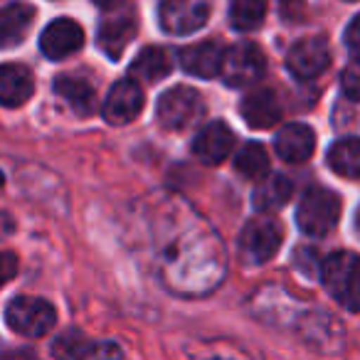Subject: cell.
Returning <instances> with one entry per match:
<instances>
[{"instance_id": "1", "label": "cell", "mask_w": 360, "mask_h": 360, "mask_svg": "<svg viewBox=\"0 0 360 360\" xmlns=\"http://www.w3.org/2000/svg\"><path fill=\"white\" fill-rule=\"evenodd\" d=\"M323 286L343 309L360 311V255L335 252L321 266Z\"/></svg>"}, {"instance_id": "2", "label": "cell", "mask_w": 360, "mask_h": 360, "mask_svg": "<svg viewBox=\"0 0 360 360\" xmlns=\"http://www.w3.org/2000/svg\"><path fill=\"white\" fill-rule=\"evenodd\" d=\"M340 198L326 188H309L296 207V222L309 237H323L338 225Z\"/></svg>"}, {"instance_id": "3", "label": "cell", "mask_w": 360, "mask_h": 360, "mask_svg": "<svg viewBox=\"0 0 360 360\" xmlns=\"http://www.w3.org/2000/svg\"><path fill=\"white\" fill-rule=\"evenodd\" d=\"M205 116V101L191 86H173L158 99L155 119L165 131H186L200 124Z\"/></svg>"}, {"instance_id": "4", "label": "cell", "mask_w": 360, "mask_h": 360, "mask_svg": "<svg viewBox=\"0 0 360 360\" xmlns=\"http://www.w3.org/2000/svg\"><path fill=\"white\" fill-rule=\"evenodd\" d=\"M6 321L15 333L25 338H40L55 328L57 311L52 309V304L35 296H15L6 309Z\"/></svg>"}, {"instance_id": "5", "label": "cell", "mask_w": 360, "mask_h": 360, "mask_svg": "<svg viewBox=\"0 0 360 360\" xmlns=\"http://www.w3.org/2000/svg\"><path fill=\"white\" fill-rule=\"evenodd\" d=\"M284 232L269 217L250 220L240 232V257L245 264H266L279 252Z\"/></svg>"}, {"instance_id": "6", "label": "cell", "mask_w": 360, "mask_h": 360, "mask_svg": "<svg viewBox=\"0 0 360 360\" xmlns=\"http://www.w3.org/2000/svg\"><path fill=\"white\" fill-rule=\"evenodd\" d=\"M266 72L264 52L252 42H240V45L230 47L225 52V62H222V82L232 89H242V86L257 84Z\"/></svg>"}, {"instance_id": "7", "label": "cell", "mask_w": 360, "mask_h": 360, "mask_svg": "<svg viewBox=\"0 0 360 360\" xmlns=\"http://www.w3.org/2000/svg\"><path fill=\"white\" fill-rule=\"evenodd\" d=\"M210 11V0H163L158 20L168 35H191L205 25Z\"/></svg>"}, {"instance_id": "8", "label": "cell", "mask_w": 360, "mask_h": 360, "mask_svg": "<svg viewBox=\"0 0 360 360\" xmlns=\"http://www.w3.org/2000/svg\"><path fill=\"white\" fill-rule=\"evenodd\" d=\"M143 99L146 96H143L141 84L136 82L134 75H129V77H124V79H119L109 89L104 106H101V116H104L106 124H111V126L131 124V121L141 114V109H143Z\"/></svg>"}, {"instance_id": "9", "label": "cell", "mask_w": 360, "mask_h": 360, "mask_svg": "<svg viewBox=\"0 0 360 360\" xmlns=\"http://www.w3.org/2000/svg\"><path fill=\"white\" fill-rule=\"evenodd\" d=\"M330 65V50L326 45L323 37H306L291 45L286 52V70L296 77V79H316L321 77Z\"/></svg>"}, {"instance_id": "10", "label": "cell", "mask_w": 360, "mask_h": 360, "mask_svg": "<svg viewBox=\"0 0 360 360\" xmlns=\"http://www.w3.org/2000/svg\"><path fill=\"white\" fill-rule=\"evenodd\" d=\"M82 45H84V30L72 18H57L40 35V50L47 60H67L77 50H82Z\"/></svg>"}, {"instance_id": "11", "label": "cell", "mask_w": 360, "mask_h": 360, "mask_svg": "<svg viewBox=\"0 0 360 360\" xmlns=\"http://www.w3.org/2000/svg\"><path fill=\"white\" fill-rule=\"evenodd\" d=\"M232 148H235V134L225 121H212L202 126L193 139V153L205 165H220L232 153Z\"/></svg>"}, {"instance_id": "12", "label": "cell", "mask_w": 360, "mask_h": 360, "mask_svg": "<svg viewBox=\"0 0 360 360\" xmlns=\"http://www.w3.org/2000/svg\"><path fill=\"white\" fill-rule=\"evenodd\" d=\"M225 47L215 40H202L198 45H188L178 52L180 67L193 77L200 79H212L222 72V62H225Z\"/></svg>"}, {"instance_id": "13", "label": "cell", "mask_w": 360, "mask_h": 360, "mask_svg": "<svg viewBox=\"0 0 360 360\" xmlns=\"http://www.w3.org/2000/svg\"><path fill=\"white\" fill-rule=\"evenodd\" d=\"M316 134L306 124H286L274 139V150L286 163H304L314 155Z\"/></svg>"}, {"instance_id": "14", "label": "cell", "mask_w": 360, "mask_h": 360, "mask_svg": "<svg viewBox=\"0 0 360 360\" xmlns=\"http://www.w3.org/2000/svg\"><path fill=\"white\" fill-rule=\"evenodd\" d=\"M242 119L250 129H271L279 124L281 119V106L274 91L269 89H257L242 99Z\"/></svg>"}, {"instance_id": "15", "label": "cell", "mask_w": 360, "mask_h": 360, "mask_svg": "<svg viewBox=\"0 0 360 360\" xmlns=\"http://www.w3.org/2000/svg\"><path fill=\"white\" fill-rule=\"evenodd\" d=\"M32 91H35V79L25 65H18V62L3 65V70H0V101L8 109L22 106L32 96Z\"/></svg>"}, {"instance_id": "16", "label": "cell", "mask_w": 360, "mask_h": 360, "mask_svg": "<svg viewBox=\"0 0 360 360\" xmlns=\"http://www.w3.org/2000/svg\"><path fill=\"white\" fill-rule=\"evenodd\" d=\"M52 355L57 358H119L121 348L114 343H91L77 330H67L52 343Z\"/></svg>"}, {"instance_id": "17", "label": "cell", "mask_w": 360, "mask_h": 360, "mask_svg": "<svg viewBox=\"0 0 360 360\" xmlns=\"http://www.w3.org/2000/svg\"><path fill=\"white\" fill-rule=\"evenodd\" d=\"M134 37H136L134 15H116L101 22L96 42H99V47L104 50V55L109 57V60H119Z\"/></svg>"}, {"instance_id": "18", "label": "cell", "mask_w": 360, "mask_h": 360, "mask_svg": "<svg viewBox=\"0 0 360 360\" xmlns=\"http://www.w3.org/2000/svg\"><path fill=\"white\" fill-rule=\"evenodd\" d=\"M35 20V8L27 6V3H11V6L3 8V15H0V45L3 47H15L30 32V25Z\"/></svg>"}, {"instance_id": "19", "label": "cell", "mask_w": 360, "mask_h": 360, "mask_svg": "<svg viewBox=\"0 0 360 360\" xmlns=\"http://www.w3.org/2000/svg\"><path fill=\"white\" fill-rule=\"evenodd\" d=\"M55 91L79 116H91L96 111V91L86 79L77 75H62L55 79Z\"/></svg>"}, {"instance_id": "20", "label": "cell", "mask_w": 360, "mask_h": 360, "mask_svg": "<svg viewBox=\"0 0 360 360\" xmlns=\"http://www.w3.org/2000/svg\"><path fill=\"white\" fill-rule=\"evenodd\" d=\"M291 180L286 175H269L257 180V188L252 193V205L259 212H276L289 202L291 198Z\"/></svg>"}, {"instance_id": "21", "label": "cell", "mask_w": 360, "mask_h": 360, "mask_svg": "<svg viewBox=\"0 0 360 360\" xmlns=\"http://www.w3.org/2000/svg\"><path fill=\"white\" fill-rule=\"evenodd\" d=\"M170 72H173V60L160 47H146V50H141L136 55L134 65H131V75L143 82H160Z\"/></svg>"}, {"instance_id": "22", "label": "cell", "mask_w": 360, "mask_h": 360, "mask_svg": "<svg viewBox=\"0 0 360 360\" xmlns=\"http://www.w3.org/2000/svg\"><path fill=\"white\" fill-rule=\"evenodd\" d=\"M328 165L333 173L360 180V139H340L328 148Z\"/></svg>"}, {"instance_id": "23", "label": "cell", "mask_w": 360, "mask_h": 360, "mask_svg": "<svg viewBox=\"0 0 360 360\" xmlns=\"http://www.w3.org/2000/svg\"><path fill=\"white\" fill-rule=\"evenodd\" d=\"M235 170L247 180H262L269 173V155L262 143H245L235 155Z\"/></svg>"}, {"instance_id": "24", "label": "cell", "mask_w": 360, "mask_h": 360, "mask_svg": "<svg viewBox=\"0 0 360 360\" xmlns=\"http://www.w3.org/2000/svg\"><path fill=\"white\" fill-rule=\"evenodd\" d=\"M269 0H230V22L235 30H257L264 22Z\"/></svg>"}, {"instance_id": "25", "label": "cell", "mask_w": 360, "mask_h": 360, "mask_svg": "<svg viewBox=\"0 0 360 360\" xmlns=\"http://www.w3.org/2000/svg\"><path fill=\"white\" fill-rule=\"evenodd\" d=\"M340 82H343V91L348 99H360V57H355L348 67L340 75Z\"/></svg>"}, {"instance_id": "26", "label": "cell", "mask_w": 360, "mask_h": 360, "mask_svg": "<svg viewBox=\"0 0 360 360\" xmlns=\"http://www.w3.org/2000/svg\"><path fill=\"white\" fill-rule=\"evenodd\" d=\"M343 42L350 55L360 57V15H355L353 20L348 22V27H345V32H343Z\"/></svg>"}, {"instance_id": "27", "label": "cell", "mask_w": 360, "mask_h": 360, "mask_svg": "<svg viewBox=\"0 0 360 360\" xmlns=\"http://www.w3.org/2000/svg\"><path fill=\"white\" fill-rule=\"evenodd\" d=\"M15 269H18L15 255H13V252H6V255H3V279L11 281L13 274H15Z\"/></svg>"}, {"instance_id": "28", "label": "cell", "mask_w": 360, "mask_h": 360, "mask_svg": "<svg viewBox=\"0 0 360 360\" xmlns=\"http://www.w3.org/2000/svg\"><path fill=\"white\" fill-rule=\"evenodd\" d=\"M94 6L104 8V11H116V8H121L126 3V0H91Z\"/></svg>"}, {"instance_id": "29", "label": "cell", "mask_w": 360, "mask_h": 360, "mask_svg": "<svg viewBox=\"0 0 360 360\" xmlns=\"http://www.w3.org/2000/svg\"><path fill=\"white\" fill-rule=\"evenodd\" d=\"M355 227H358V232H360V210H358V215H355Z\"/></svg>"}]
</instances>
